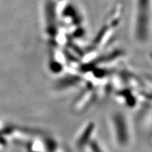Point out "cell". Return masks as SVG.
I'll use <instances>...</instances> for the list:
<instances>
[{
    "mask_svg": "<svg viewBox=\"0 0 152 152\" xmlns=\"http://www.w3.org/2000/svg\"><path fill=\"white\" fill-rule=\"evenodd\" d=\"M111 130H113L112 133L115 136L117 143L121 146H125L128 143V130L127 122L125 117L120 114H115L111 117Z\"/></svg>",
    "mask_w": 152,
    "mask_h": 152,
    "instance_id": "obj_2",
    "label": "cell"
},
{
    "mask_svg": "<svg viewBox=\"0 0 152 152\" xmlns=\"http://www.w3.org/2000/svg\"><path fill=\"white\" fill-rule=\"evenodd\" d=\"M151 0H137L134 9V35L139 42H145L151 31L152 14Z\"/></svg>",
    "mask_w": 152,
    "mask_h": 152,
    "instance_id": "obj_1",
    "label": "cell"
}]
</instances>
